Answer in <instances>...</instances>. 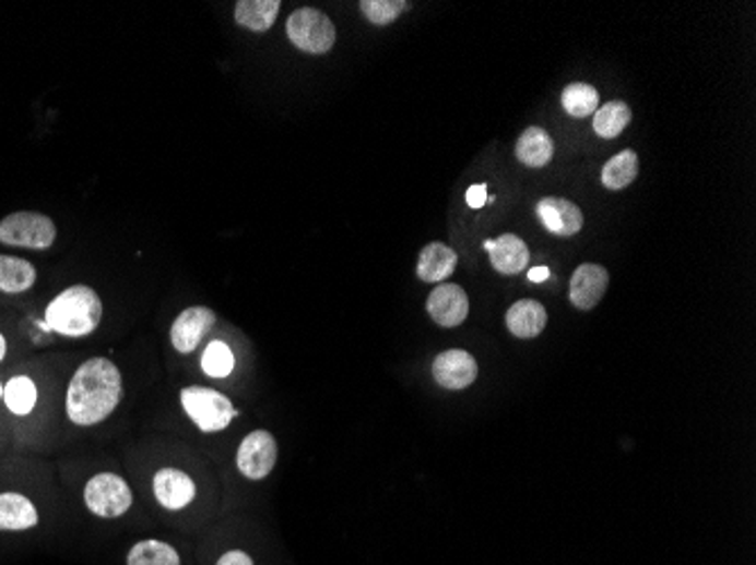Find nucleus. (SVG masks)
Wrapping results in <instances>:
<instances>
[{
    "label": "nucleus",
    "mask_w": 756,
    "mask_h": 565,
    "mask_svg": "<svg viewBox=\"0 0 756 565\" xmlns=\"http://www.w3.org/2000/svg\"><path fill=\"white\" fill-rule=\"evenodd\" d=\"M5 353H8V341H5L3 333H0V362L5 360Z\"/></svg>",
    "instance_id": "7c9ffc66"
},
{
    "label": "nucleus",
    "mask_w": 756,
    "mask_h": 565,
    "mask_svg": "<svg viewBox=\"0 0 756 565\" xmlns=\"http://www.w3.org/2000/svg\"><path fill=\"white\" fill-rule=\"evenodd\" d=\"M122 394L118 366L107 358L86 360L69 383L67 414L75 425H98L116 410Z\"/></svg>",
    "instance_id": "f257e3e1"
},
{
    "label": "nucleus",
    "mask_w": 756,
    "mask_h": 565,
    "mask_svg": "<svg viewBox=\"0 0 756 565\" xmlns=\"http://www.w3.org/2000/svg\"><path fill=\"white\" fill-rule=\"evenodd\" d=\"M0 398H3V385H0Z\"/></svg>",
    "instance_id": "2f4dec72"
},
{
    "label": "nucleus",
    "mask_w": 756,
    "mask_h": 565,
    "mask_svg": "<svg viewBox=\"0 0 756 565\" xmlns=\"http://www.w3.org/2000/svg\"><path fill=\"white\" fill-rule=\"evenodd\" d=\"M215 565H255V561H251L245 552L240 550H232L227 552L223 558H220Z\"/></svg>",
    "instance_id": "c85d7f7f"
},
{
    "label": "nucleus",
    "mask_w": 756,
    "mask_h": 565,
    "mask_svg": "<svg viewBox=\"0 0 756 565\" xmlns=\"http://www.w3.org/2000/svg\"><path fill=\"white\" fill-rule=\"evenodd\" d=\"M132 489L114 473L93 476L84 486V502L91 514L101 518H118L132 507Z\"/></svg>",
    "instance_id": "423d86ee"
},
{
    "label": "nucleus",
    "mask_w": 756,
    "mask_h": 565,
    "mask_svg": "<svg viewBox=\"0 0 756 565\" xmlns=\"http://www.w3.org/2000/svg\"><path fill=\"white\" fill-rule=\"evenodd\" d=\"M128 565H181L173 545L162 541H141L128 554Z\"/></svg>",
    "instance_id": "393cba45"
},
{
    "label": "nucleus",
    "mask_w": 756,
    "mask_h": 565,
    "mask_svg": "<svg viewBox=\"0 0 756 565\" xmlns=\"http://www.w3.org/2000/svg\"><path fill=\"white\" fill-rule=\"evenodd\" d=\"M202 371L209 378H227L234 371V353L225 341H211L202 353Z\"/></svg>",
    "instance_id": "a878e982"
},
{
    "label": "nucleus",
    "mask_w": 756,
    "mask_h": 565,
    "mask_svg": "<svg viewBox=\"0 0 756 565\" xmlns=\"http://www.w3.org/2000/svg\"><path fill=\"white\" fill-rule=\"evenodd\" d=\"M607 286H610V274L603 265L582 263L571 276L569 299L578 310H591L603 301Z\"/></svg>",
    "instance_id": "f8f14e48"
},
{
    "label": "nucleus",
    "mask_w": 756,
    "mask_h": 565,
    "mask_svg": "<svg viewBox=\"0 0 756 565\" xmlns=\"http://www.w3.org/2000/svg\"><path fill=\"white\" fill-rule=\"evenodd\" d=\"M37 282L35 265L16 259V256H0V292L5 294H23Z\"/></svg>",
    "instance_id": "aec40b11"
},
{
    "label": "nucleus",
    "mask_w": 756,
    "mask_h": 565,
    "mask_svg": "<svg viewBox=\"0 0 756 565\" xmlns=\"http://www.w3.org/2000/svg\"><path fill=\"white\" fill-rule=\"evenodd\" d=\"M538 217L544 225L546 231L559 236V238H571L580 233L584 225V215L580 206H576L569 200L562 197H544L538 204Z\"/></svg>",
    "instance_id": "ddd939ff"
},
{
    "label": "nucleus",
    "mask_w": 756,
    "mask_h": 565,
    "mask_svg": "<svg viewBox=\"0 0 756 565\" xmlns=\"http://www.w3.org/2000/svg\"><path fill=\"white\" fill-rule=\"evenodd\" d=\"M103 322V301L88 286H71L46 308L44 326L64 337H86Z\"/></svg>",
    "instance_id": "f03ea898"
},
{
    "label": "nucleus",
    "mask_w": 756,
    "mask_h": 565,
    "mask_svg": "<svg viewBox=\"0 0 756 565\" xmlns=\"http://www.w3.org/2000/svg\"><path fill=\"white\" fill-rule=\"evenodd\" d=\"M639 175V156L633 149H623L614 154L612 159L603 168V185L610 191H623L629 183H633Z\"/></svg>",
    "instance_id": "4be33fe9"
},
{
    "label": "nucleus",
    "mask_w": 756,
    "mask_h": 565,
    "mask_svg": "<svg viewBox=\"0 0 756 565\" xmlns=\"http://www.w3.org/2000/svg\"><path fill=\"white\" fill-rule=\"evenodd\" d=\"M426 310L437 326L456 328L469 315V297L456 282H442L428 294Z\"/></svg>",
    "instance_id": "9d476101"
},
{
    "label": "nucleus",
    "mask_w": 756,
    "mask_h": 565,
    "mask_svg": "<svg viewBox=\"0 0 756 565\" xmlns=\"http://www.w3.org/2000/svg\"><path fill=\"white\" fill-rule=\"evenodd\" d=\"M598 103H601L598 91L587 82H574L562 91V107L571 118L582 120L587 116H593L598 109Z\"/></svg>",
    "instance_id": "b1692460"
},
{
    "label": "nucleus",
    "mask_w": 756,
    "mask_h": 565,
    "mask_svg": "<svg viewBox=\"0 0 756 565\" xmlns=\"http://www.w3.org/2000/svg\"><path fill=\"white\" fill-rule=\"evenodd\" d=\"M548 269L546 267H534V269H530L528 272V278L532 280V282H542V280H546L548 278Z\"/></svg>",
    "instance_id": "c756f323"
},
{
    "label": "nucleus",
    "mask_w": 756,
    "mask_h": 565,
    "mask_svg": "<svg viewBox=\"0 0 756 565\" xmlns=\"http://www.w3.org/2000/svg\"><path fill=\"white\" fill-rule=\"evenodd\" d=\"M152 489H154L156 502H160V505L168 512H179L188 507L198 493L196 482L188 478L184 470H177V468H162L160 473L154 476Z\"/></svg>",
    "instance_id": "9b49d317"
},
{
    "label": "nucleus",
    "mask_w": 756,
    "mask_h": 565,
    "mask_svg": "<svg viewBox=\"0 0 756 565\" xmlns=\"http://www.w3.org/2000/svg\"><path fill=\"white\" fill-rule=\"evenodd\" d=\"M517 159L525 168H546L553 161L555 145L546 130L542 128H528L519 141H517Z\"/></svg>",
    "instance_id": "a211bd4d"
},
{
    "label": "nucleus",
    "mask_w": 756,
    "mask_h": 565,
    "mask_svg": "<svg viewBox=\"0 0 756 565\" xmlns=\"http://www.w3.org/2000/svg\"><path fill=\"white\" fill-rule=\"evenodd\" d=\"M215 322L217 317L211 308L193 305L181 310V315H177V320L170 326V341L175 351H179L181 356L193 353L200 347L204 335L215 326Z\"/></svg>",
    "instance_id": "6e6552de"
},
{
    "label": "nucleus",
    "mask_w": 756,
    "mask_h": 565,
    "mask_svg": "<svg viewBox=\"0 0 756 565\" xmlns=\"http://www.w3.org/2000/svg\"><path fill=\"white\" fill-rule=\"evenodd\" d=\"M39 398L37 385L33 383V378H27V375H14L12 381H8V385L3 387V400L8 405V410L16 417H25L35 410Z\"/></svg>",
    "instance_id": "5701e85b"
},
{
    "label": "nucleus",
    "mask_w": 756,
    "mask_h": 565,
    "mask_svg": "<svg viewBox=\"0 0 756 565\" xmlns=\"http://www.w3.org/2000/svg\"><path fill=\"white\" fill-rule=\"evenodd\" d=\"M485 249L489 251L494 269L500 274H506V276L521 274L525 269V265L530 263L528 244L515 233H506V236H500L498 240H487Z\"/></svg>",
    "instance_id": "4468645a"
},
{
    "label": "nucleus",
    "mask_w": 756,
    "mask_h": 565,
    "mask_svg": "<svg viewBox=\"0 0 756 565\" xmlns=\"http://www.w3.org/2000/svg\"><path fill=\"white\" fill-rule=\"evenodd\" d=\"M548 324V315L546 308L534 301V299H521L517 301L506 315V326L508 330L519 337V339H532L538 337L540 333H544Z\"/></svg>",
    "instance_id": "2eb2a0df"
},
{
    "label": "nucleus",
    "mask_w": 756,
    "mask_h": 565,
    "mask_svg": "<svg viewBox=\"0 0 756 565\" xmlns=\"http://www.w3.org/2000/svg\"><path fill=\"white\" fill-rule=\"evenodd\" d=\"M276 438L265 430L249 432L236 453V466L247 480H263L276 464Z\"/></svg>",
    "instance_id": "0eeeda50"
},
{
    "label": "nucleus",
    "mask_w": 756,
    "mask_h": 565,
    "mask_svg": "<svg viewBox=\"0 0 756 565\" xmlns=\"http://www.w3.org/2000/svg\"><path fill=\"white\" fill-rule=\"evenodd\" d=\"M57 240V227L52 219L37 211H16L0 219V242L8 247L50 249Z\"/></svg>",
    "instance_id": "7ed1b4c3"
},
{
    "label": "nucleus",
    "mask_w": 756,
    "mask_h": 565,
    "mask_svg": "<svg viewBox=\"0 0 756 565\" xmlns=\"http://www.w3.org/2000/svg\"><path fill=\"white\" fill-rule=\"evenodd\" d=\"M407 10L403 0H363L361 12L374 25H390Z\"/></svg>",
    "instance_id": "bb28decb"
},
{
    "label": "nucleus",
    "mask_w": 756,
    "mask_h": 565,
    "mask_svg": "<svg viewBox=\"0 0 756 565\" xmlns=\"http://www.w3.org/2000/svg\"><path fill=\"white\" fill-rule=\"evenodd\" d=\"M179 400L184 412L206 434L229 428L238 414L225 394L206 387H186L181 389Z\"/></svg>",
    "instance_id": "39448f33"
},
{
    "label": "nucleus",
    "mask_w": 756,
    "mask_h": 565,
    "mask_svg": "<svg viewBox=\"0 0 756 565\" xmlns=\"http://www.w3.org/2000/svg\"><path fill=\"white\" fill-rule=\"evenodd\" d=\"M433 378L445 389H466L479 378V364L471 353L462 349H451L435 358Z\"/></svg>",
    "instance_id": "1a4fd4ad"
},
{
    "label": "nucleus",
    "mask_w": 756,
    "mask_h": 565,
    "mask_svg": "<svg viewBox=\"0 0 756 565\" xmlns=\"http://www.w3.org/2000/svg\"><path fill=\"white\" fill-rule=\"evenodd\" d=\"M279 0H240L236 3L234 19L240 27L251 33H268L279 16Z\"/></svg>",
    "instance_id": "6ab92c4d"
},
{
    "label": "nucleus",
    "mask_w": 756,
    "mask_h": 565,
    "mask_svg": "<svg viewBox=\"0 0 756 565\" xmlns=\"http://www.w3.org/2000/svg\"><path fill=\"white\" fill-rule=\"evenodd\" d=\"M458 267V254L445 242H430L422 249L417 261V276L424 282H442Z\"/></svg>",
    "instance_id": "dca6fc26"
},
{
    "label": "nucleus",
    "mask_w": 756,
    "mask_h": 565,
    "mask_svg": "<svg viewBox=\"0 0 756 565\" xmlns=\"http://www.w3.org/2000/svg\"><path fill=\"white\" fill-rule=\"evenodd\" d=\"M291 44L306 55H327L335 46L333 21L315 8H299L286 21Z\"/></svg>",
    "instance_id": "20e7f679"
},
{
    "label": "nucleus",
    "mask_w": 756,
    "mask_h": 565,
    "mask_svg": "<svg viewBox=\"0 0 756 565\" xmlns=\"http://www.w3.org/2000/svg\"><path fill=\"white\" fill-rule=\"evenodd\" d=\"M39 525L37 507L21 493H0V531H25Z\"/></svg>",
    "instance_id": "f3484780"
},
{
    "label": "nucleus",
    "mask_w": 756,
    "mask_h": 565,
    "mask_svg": "<svg viewBox=\"0 0 756 565\" xmlns=\"http://www.w3.org/2000/svg\"><path fill=\"white\" fill-rule=\"evenodd\" d=\"M487 202V185H471L466 191V204L471 208H481Z\"/></svg>",
    "instance_id": "cd10ccee"
},
{
    "label": "nucleus",
    "mask_w": 756,
    "mask_h": 565,
    "mask_svg": "<svg viewBox=\"0 0 756 565\" xmlns=\"http://www.w3.org/2000/svg\"><path fill=\"white\" fill-rule=\"evenodd\" d=\"M629 120H633V109L627 107L623 100H612L605 103L603 107H598L593 113V132L601 139H616L621 132L627 128Z\"/></svg>",
    "instance_id": "412c9836"
}]
</instances>
